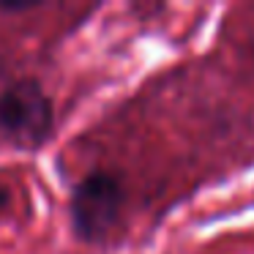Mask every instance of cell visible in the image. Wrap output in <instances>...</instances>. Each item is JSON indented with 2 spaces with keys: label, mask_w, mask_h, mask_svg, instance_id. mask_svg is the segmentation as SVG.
<instances>
[{
  "label": "cell",
  "mask_w": 254,
  "mask_h": 254,
  "mask_svg": "<svg viewBox=\"0 0 254 254\" xmlns=\"http://www.w3.org/2000/svg\"><path fill=\"white\" fill-rule=\"evenodd\" d=\"M123 189L107 172H90L71 197L74 230L82 241H104L121 221Z\"/></svg>",
  "instance_id": "7a4b0ae2"
},
{
  "label": "cell",
  "mask_w": 254,
  "mask_h": 254,
  "mask_svg": "<svg viewBox=\"0 0 254 254\" xmlns=\"http://www.w3.org/2000/svg\"><path fill=\"white\" fill-rule=\"evenodd\" d=\"M6 202H8V191L3 189V183H0V208H3Z\"/></svg>",
  "instance_id": "3957f363"
},
{
  "label": "cell",
  "mask_w": 254,
  "mask_h": 254,
  "mask_svg": "<svg viewBox=\"0 0 254 254\" xmlns=\"http://www.w3.org/2000/svg\"><path fill=\"white\" fill-rule=\"evenodd\" d=\"M0 126L22 148H39L52 134V104L36 79H19L0 93Z\"/></svg>",
  "instance_id": "6da1fadb"
}]
</instances>
